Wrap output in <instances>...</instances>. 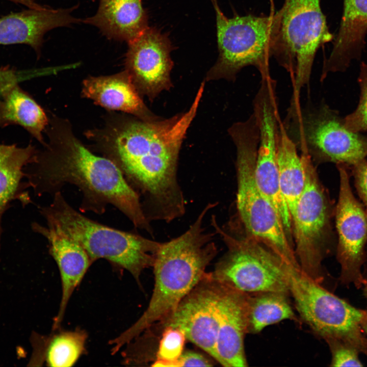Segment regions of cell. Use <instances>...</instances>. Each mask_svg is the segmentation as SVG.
Returning a JSON list of instances; mask_svg holds the SVG:
<instances>
[{"instance_id": "1", "label": "cell", "mask_w": 367, "mask_h": 367, "mask_svg": "<svg viewBox=\"0 0 367 367\" xmlns=\"http://www.w3.org/2000/svg\"><path fill=\"white\" fill-rule=\"evenodd\" d=\"M202 82L185 112L153 121L127 119L104 134L101 151L139 195L149 221L169 223L186 211L177 179L180 149L204 91Z\"/></svg>"}, {"instance_id": "2", "label": "cell", "mask_w": 367, "mask_h": 367, "mask_svg": "<svg viewBox=\"0 0 367 367\" xmlns=\"http://www.w3.org/2000/svg\"><path fill=\"white\" fill-rule=\"evenodd\" d=\"M29 170L24 169L30 187L38 196L53 195L67 184L82 193V213L103 214L111 204L136 228L153 234L138 194L111 160L93 153L69 132H61L56 143L36 155Z\"/></svg>"}, {"instance_id": "3", "label": "cell", "mask_w": 367, "mask_h": 367, "mask_svg": "<svg viewBox=\"0 0 367 367\" xmlns=\"http://www.w3.org/2000/svg\"><path fill=\"white\" fill-rule=\"evenodd\" d=\"M216 205V202L208 203L184 233L161 243L153 265L154 285L148 307L131 326L109 341L112 354L153 324L169 317L205 275L217 248L213 241L216 232H206L202 223L206 214Z\"/></svg>"}, {"instance_id": "4", "label": "cell", "mask_w": 367, "mask_h": 367, "mask_svg": "<svg viewBox=\"0 0 367 367\" xmlns=\"http://www.w3.org/2000/svg\"><path fill=\"white\" fill-rule=\"evenodd\" d=\"M53 196L49 205L39 207L47 226L77 242L92 263L106 259L114 267L127 270L140 284L142 272L153 267L161 243L89 219L72 207L61 191Z\"/></svg>"}, {"instance_id": "5", "label": "cell", "mask_w": 367, "mask_h": 367, "mask_svg": "<svg viewBox=\"0 0 367 367\" xmlns=\"http://www.w3.org/2000/svg\"><path fill=\"white\" fill-rule=\"evenodd\" d=\"M228 132L236 148L237 208L247 237L263 244L287 266L300 269L280 217L256 183L259 129L255 116L233 123Z\"/></svg>"}, {"instance_id": "6", "label": "cell", "mask_w": 367, "mask_h": 367, "mask_svg": "<svg viewBox=\"0 0 367 367\" xmlns=\"http://www.w3.org/2000/svg\"><path fill=\"white\" fill-rule=\"evenodd\" d=\"M282 123L297 149L311 158L349 167L367 157V137L348 129L338 112L325 103L302 106L300 93L293 92Z\"/></svg>"}, {"instance_id": "7", "label": "cell", "mask_w": 367, "mask_h": 367, "mask_svg": "<svg viewBox=\"0 0 367 367\" xmlns=\"http://www.w3.org/2000/svg\"><path fill=\"white\" fill-rule=\"evenodd\" d=\"M333 38L321 0H284L273 14L272 57L291 74L293 91L309 83L318 50Z\"/></svg>"}, {"instance_id": "8", "label": "cell", "mask_w": 367, "mask_h": 367, "mask_svg": "<svg viewBox=\"0 0 367 367\" xmlns=\"http://www.w3.org/2000/svg\"><path fill=\"white\" fill-rule=\"evenodd\" d=\"M290 294L302 320L326 342L335 339L367 356V335L361 323L366 310L325 289L300 269L287 266Z\"/></svg>"}, {"instance_id": "9", "label": "cell", "mask_w": 367, "mask_h": 367, "mask_svg": "<svg viewBox=\"0 0 367 367\" xmlns=\"http://www.w3.org/2000/svg\"><path fill=\"white\" fill-rule=\"evenodd\" d=\"M216 12L219 56L205 81L225 79L234 81L243 68L254 66L263 74L270 71L272 57L273 13L226 17L217 3Z\"/></svg>"}, {"instance_id": "10", "label": "cell", "mask_w": 367, "mask_h": 367, "mask_svg": "<svg viewBox=\"0 0 367 367\" xmlns=\"http://www.w3.org/2000/svg\"><path fill=\"white\" fill-rule=\"evenodd\" d=\"M211 224L228 248L211 272L216 279L247 294L275 292L290 295L287 265L276 254L251 239L232 237L219 226L215 216Z\"/></svg>"}, {"instance_id": "11", "label": "cell", "mask_w": 367, "mask_h": 367, "mask_svg": "<svg viewBox=\"0 0 367 367\" xmlns=\"http://www.w3.org/2000/svg\"><path fill=\"white\" fill-rule=\"evenodd\" d=\"M305 185L292 216L295 254L301 271L321 284L325 273L322 262L330 251L331 207L320 185L311 157L301 153Z\"/></svg>"}, {"instance_id": "12", "label": "cell", "mask_w": 367, "mask_h": 367, "mask_svg": "<svg viewBox=\"0 0 367 367\" xmlns=\"http://www.w3.org/2000/svg\"><path fill=\"white\" fill-rule=\"evenodd\" d=\"M336 167L339 189L334 216L336 258L340 266L338 280L346 286L353 284L360 289L366 282L362 267L367 248V212L353 194L349 167L343 164Z\"/></svg>"}, {"instance_id": "13", "label": "cell", "mask_w": 367, "mask_h": 367, "mask_svg": "<svg viewBox=\"0 0 367 367\" xmlns=\"http://www.w3.org/2000/svg\"><path fill=\"white\" fill-rule=\"evenodd\" d=\"M222 287L211 272L206 273L169 317L152 326L159 330L167 327L181 330L187 339L216 360Z\"/></svg>"}, {"instance_id": "14", "label": "cell", "mask_w": 367, "mask_h": 367, "mask_svg": "<svg viewBox=\"0 0 367 367\" xmlns=\"http://www.w3.org/2000/svg\"><path fill=\"white\" fill-rule=\"evenodd\" d=\"M171 49L166 35L149 27L128 44L126 71L139 94L147 96L150 101L173 87Z\"/></svg>"}, {"instance_id": "15", "label": "cell", "mask_w": 367, "mask_h": 367, "mask_svg": "<svg viewBox=\"0 0 367 367\" xmlns=\"http://www.w3.org/2000/svg\"><path fill=\"white\" fill-rule=\"evenodd\" d=\"M221 283L216 360L225 367L247 366L244 338L248 333V294Z\"/></svg>"}, {"instance_id": "16", "label": "cell", "mask_w": 367, "mask_h": 367, "mask_svg": "<svg viewBox=\"0 0 367 367\" xmlns=\"http://www.w3.org/2000/svg\"><path fill=\"white\" fill-rule=\"evenodd\" d=\"M33 230L47 241L49 254L58 266L61 277L62 295L53 329H59L70 299L93 264L85 250L75 241L58 229L44 226L37 222Z\"/></svg>"}, {"instance_id": "17", "label": "cell", "mask_w": 367, "mask_h": 367, "mask_svg": "<svg viewBox=\"0 0 367 367\" xmlns=\"http://www.w3.org/2000/svg\"><path fill=\"white\" fill-rule=\"evenodd\" d=\"M75 8L53 9L42 6L1 17L0 45L25 44L39 54L46 32L81 21L71 15Z\"/></svg>"}, {"instance_id": "18", "label": "cell", "mask_w": 367, "mask_h": 367, "mask_svg": "<svg viewBox=\"0 0 367 367\" xmlns=\"http://www.w3.org/2000/svg\"><path fill=\"white\" fill-rule=\"evenodd\" d=\"M367 33V0H344V12L338 34L329 57L324 61L323 81L329 72H343L358 59Z\"/></svg>"}, {"instance_id": "19", "label": "cell", "mask_w": 367, "mask_h": 367, "mask_svg": "<svg viewBox=\"0 0 367 367\" xmlns=\"http://www.w3.org/2000/svg\"><path fill=\"white\" fill-rule=\"evenodd\" d=\"M82 89L85 97L108 109L130 113L144 121L159 119L146 107L126 70L110 76L88 77Z\"/></svg>"}, {"instance_id": "20", "label": "cell", "mask_w": 367, "mask_h": 367, "mask_svg": "<svg viewBox=\"0 0 367 367\" xmlns=\"http://www.w3.org/2000/svg\"><path fill=\"white\" fill-rule=\"evenodd\" d=\"M82 21L97 27L110 39L128 44L148 27L141 0H100L97 13Z\"/></svg>"}, {"instance_id": "21", "label": "cell", "mask_w": 367, "mask_h": 367, "mask_svg": "<svg viewBox=\"0 0 367 367\" xmlns=\"http://www.w3.org/2000/svg\"><path fill=\"white\" fill-rule=\"evenodd\" d=\"M37 152L29 145L20 148L16 145H0V242L3 232L2 220L5 212L15 200L23 205L31 202L26 189L30 187L24 168L32 163Z\"/></svg>"}, {"instance_id": "22", "label": "cell", "mask_w": 367, "mask_h": 367, "mask_svg": "<svg viewBox=\"0 0 367 367\" xmlns=\"http://www.w3.org/2000/svg\"><path fill=\"white\" fill-rule=\"evenodd\" d=\"M277 155L280 189L292 217L304 189L305 173L302 157L281 120L277 134Z\"/></svg>"}, {"instance_id": "23", "label": "cell", "mask_w": 367, "mask_h": 367, "mask_svg": "<svg viewBox=\"0 0 367 367\" xmlns=\"http://www.w3.org/2000/svg\"><path fill=\"white\" fill-rule=\"evenodd\" d=\"M48 122L43 109L28 94L15 85L0 100V124L15 123L43 142L42 132Z\"/></svg>"}, {"instance_id": "24", "label": "cell", "mask_w": 367, "mask_h": 367, "mask_svg": "<svg viewBox=\"0 0 367 367\" xmlns=\"http://www.w3.org/2000/svg\"><path fill=\"white\" fill-rule=\"evenodd\" d=\"M288 296L275 292L248 294V333H258L284 320H296Z\"/></svg>"}, {"instance_id": "25", "label": "cell", "mask_w": 367, "mask_h": 367, "mask_svg": "<svg viewBox=\"0 0 367 367\" xmlns=\"http://www.w3.org/2000/svg\"><path fill=\"white\" fill-rule=\"evenodd\" d=\"M54 331L55 333L46 338L44 361L49 366H73L86 351V331L79 328Z\"/></svg>"}, {"instance_id": "26", "label": "cell", "mask_w": 367, "mask_h": 367, "mask_svg": "<svg viewBox=\"0 0 367 367\" xmlns=\"http://www.w3.org/2000/svg\"><path fill=\"white\" fill-rule=\"evenodd\" d=\"M186 339L184 332L178 328L167 327L163 329L155 353L156 360L151 366H170L184 352Z\"/></svg>"}, {"instance_id": "27", "label": "cell", "mask_w": 367, "mask_h": 367, "mask_svg": "<svg viewBox=\"0 0 367 367\" xmlns=\"http://www.w3.org/2000/svg\"><path fill=\"white\" fill-rule=\"evenodd\" d=\"M358 82L360 89L358 104L355 110L344 118L347 128L356 132H367V64L362 62Z\"/></svg>"}, {"instance_id": "28", "label": "cell", "mask_w": 367, "mask_h": 367, "mask_svg": "<svg viewBox=\"0 0 367 367\" xmlns=\"http://www.w3.org/2000/svg\"><path fill=\"white\" fill-rule=\"evenodd\" d=\"M331 354V366H362L359 351L342 341L332 339L326 342Z\"/></svg>"}, {"instance_id": "29", "label": "cell", "mask_w": 367, "mask_h": 367, "mask_svg": "<svg viewBox=\"0 0 367 367\" xmlns=\"http://www.w3.org/2000/svg\"><path fill=\"white\" fill-rule=\"evenodd\" d=\"M349 168L358 195L367 212V160H362Z\"/></svg>"}, {"instance_id": "30", "label": "cell", "mask_w": 367, "mask_h": 367, "mask_svg": "<svg viewBox=\"0 0 367 367\" xmlns=\"http://www.w3.org/2000/svg\"><path fill=\"white\" fill-rule=\"evenodd\" d=\"M213 362L198 353L188 351L183 352L170 366H211Z\"/></svg>"}, {"instance_id": "31", "label": "cell", "mask_w": 367, "mask_h": 367, "mask_svg": "<svg viewBox=\"0 0 367 367\" xmlns=\"http://www.w3.org/2000/svg\"><path fill=\"white\" fill-rule=\"evenodd\" d=\"M16 85L17 80L15 72L12 69H0V98Z\"/></svg>"}, {"instance_id": "32", "label": "cell", "mask_w": 367, "mask_h": 367, "mask_svg": "<svg viewBox=\"0 0 367 367\" xmlns=\"http://www.w3.org/2000/svg\"><path fill=\"white\" fill-rule=\"evenodd\" d=\"M362 275L365 282H367V248L366 250L365 261L362 267Z\"/></svg>"}, {"instance_id": "33", "label": "cell", "mask_w": 367, "mask_h": 367, "mask_svg": "<svg viewBox=\"0 0 367 367\" xmlns=\"http://www.w3.org/2000/svg\"><path fill=\"white\" fill-rule=\"evenodd\" d=\"M361 325L364 332L367 335V310L365 311Z\"/></svg>"}, {"instance_id": "34", "label": "cell", "mask_w": 367, "mask_h": 367, "mask_svg": "<svg viewBox=\"0 0 367 367\" xmlns=\"http://www.w3.org/2000/svg\"><path fill=\"white\" fill-rule=\"evenodd\" d=\"M362 288L363 290V296L367 300V282H365V283L363 285Z\"/></svg>"}]
</instances>
